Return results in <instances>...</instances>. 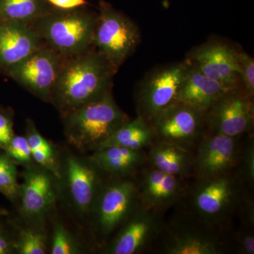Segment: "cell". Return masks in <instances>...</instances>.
<instances>
[{
	"label": "cell",
	"instance_id": "obj_1",
	"mask_svg": "<svg viewBox=\"0 0 254 254\" xmlns=\"http://www.w3.org/2000/svg\"><path fill=\"white\" fill-rule=\"evenodd\" d=\"M115 73L96 50L64 58L52 92L51 101L63 116L111 92Z\"/></svg>",
	"mask_w": 254,
	"mask_h": 254
},
{
	"label": "cell",
	"instance_id": "obj_2",
	"mask_svg": "<svg viewBox=\"0 0 254 254\" xmlns=\"http://www.w3.org/2000/svg\"><path fill=\"white\" fill-rule=\"evenodd\" d=\"M252 191L234 173L194 179L185 198L186 211L214 226L230 229L246 194Z\"/></svg>",
	"mask_w": 254,
	"mask_h": 254
},
{
	"label": "cell",
	"instance_id": "obj_3",
	"mask_svg": "<svg viewBox=\"0 0 254 254\" xmlns=\"http://www.w3.org/2000/svg\"><path fill=\"white\" fill-rule=\"evenodd\" d=\"M157 245L160 254H225L231 251L229 229L205 223L185 209L163 222Z\"/></svg>",
	"mask_w": 254,
	"mask_h": 254
},
{
	"label": "cell",
	"instance_id": "obj_4",
	"mask_svg": "<svg viewBox=\"0 0 254 254\" xmlns=\"http://www.w3.org/2000/svg\"><path fill=\"white\" fill-rule=\"evenodd\" d=\"M97 14L84 6L73 9L53 8L31 25L46 46L71 58L91 49Z\"/></svg>",
	"mask_w": 254,
	"mask_h": 254
},
{
	"label": "cell",
	"instance_id": "obj_5",
	"mask_svg": "<svg viewBox=\"0 0 254 254\" xmlns=\"http://www.w3.org/2000/svg\"><path fill=\"white\" fill-rule=\"evenodd\" d=\"M64 119L68 141L82 151L98 150L119 127L129 120L115 103L111 92L66 114Z\"/></svg>",
	"mask_w": 254,
	"mask_h": 254
},
{
	"label": "cell",
	"instance_id": "obj_6",
	"mask_svg": "<svg viewBox=\"0 0 254 254\" xmlns=\"http://www.w3.org/2000/svg\"><path fill=\"white\" fill-rule=\"evenodd\" d=\"M97 14L93 46L116 71L134 51L140 41L136 25L113 6L100 1Z\"/></svg>",
	"mask_w": 254,
	"mask_h": 254
},
{
	"label": "cell",
	"instance_id": "obj_7",
	"mask_svg": "<svg viewBox=\"0 0 254 254\" xmlns=\"http://www.w3.org/2000/svg\"><path fill=\"white\" fill-rule=\"evenodd\" d=\"M113 177V181L103 184L91 210L95 228L103 237L120 229L139 204L135 175Z\"/></svg>",
	"mask_w": 254,
	"mask_h": 254
},
{
	"label": "cell",
	"instance_id": "obj_8",
	"mask_svg": "<svg viewBox=\"0 0 254 254\" xmlns=\"http://www.w3.org/2000/svg\"><path fill=\"white\" fill-rule=\"evenodd\" d=\"M148 125L154 141L172 143L193 153L207 130L205 115L180 102L165 108Z\"/></svg>",
	"mask_w": 254,
	"mask_h": 254
},
{
	"label": "cell",
	"instance_id": "obj_9",
	"mask_svg": "<svg viewBox=\"0 0 254 254\" xmlns=\"http://www.w3.org/2000/svg\"><path fill=\"white\" fill-rule=\"evenodd\" d=\"M207 129L193 152L190 178L219 176L233 173L244 142Z\"/></svg>",
	"mask_w": 254,
	"mask_h": 254
},
{
	"label": "cell",
	"instance_id": "obj_10",
	"mask_svg": "<svg viewBox=\"0 0 254 254\" xmlns=\"http://www.w3.org/2000/svg\"><path fill=\"white\" fill-rule=\"evenodd\" d=\"M135 179L140 204L160 215L182 203L190 184L188 178L163 173L148 162Z\"/></svg>",
	"mask_w": 254,
	"mask_h": 254
},
{
	"label": "cell",
	"instance_id": "obj_11",
	"mask_svg": "<svg viewBox=\"0 0 254 254\" xmlns=\"http://www.w3.org/2000/svg\"><path fill=\"white\" fill-rule=\"evenodd\" d=\"M64 58L43 44L34 53L6 70L8 74L28 91L46 101L52 92Z\"/></svg>",
	"mask_w": 254,
	"mask_h": 254
},
{
	"label": "cell",
	"instance_id": "obj_12",
	"mask_svg": "<svg viewBox=\"0 0 254 254\" xmlns=\"http://www.w3.org/2000/svg\"><path fill=\"white\" fill-rule=\"evenodd\" d=\"M190 63H181L159 70L142 85L137 97L138 116L149 123L165 108L177 102Z\"/></svg>",
	"mask_w": 254,
	"mask_h": 254
},
{
	"label": "cell",
	"instance_id": "obj_13",
	"mask_svg": "<svg viewBox=\"0 0 254 254\" xmlns=\"http://www.w3.org/2000/svg\"><path fill=\"white\" fill-rule=\"evenodd\" d=\"M252 99L240 88L227 91L205 115L207 129L233 138L250 134L254 126Z\"/></svg>",
	"mask_w": 254,
	"mask_h": 254
},
{
	"label": "cell",
	"instance_id": "obj_14",
	"mask_svg": "<svg viewBox=\"0 0 254 254\" xmlns=\"http://www.w3.org/2000/svg\"><path fill=\"white\" fill-rule=\"evenodd\" d=\"M163 215L138 205L108 245L107 253L136 254L153 247L163 225Z\"/></svg>",
	"mask_w": 254,
	"mask_h": 254
},
{
	"label": "cell",
	"instance_id": "obj_15",
	"mask_svg": "<svg viewBox=\"0 0 254 254\" xmlns=\"http://www.w3.org/2000/svg\"><path fill=\"white\" fill-rule=\"evenodd\" d=\"M190 63L207 77L227 88H240V53L219 43H209L195 48Z\"/></svg>",
	"mask_w": 254,
	"mask_h": 254
},
{
	"label": "cell",
	"instance_id": "obj_16",
	"mask_svg": "<svg viewBox=\"0 0 254 254\" xmlns=\"http://www.w3.org/2000/svg\"><path fill=\"white\" fill-rule=\"evenodd\" d=\"M43 44L31 25L0 21V70L6 71Z\"/></svg>",
	"mask_w": 254,
	"mask_h": 254
},
{
	"label": "cell",
	"instance_id": "obj_17",
	"mask_svg": "<svg viewBox=\"0 0 254 254\" xmlns=\"http://www.w3.org/2000/svg\"><path fill=\"white\" fill-rule=\"evenodd\" d=\"M92 164L88 165L73 157L66 160V175L70 195L83 213L91 211L103 185L98 173L101 170L93 162Z\"/></svg>",
	"mask_w": 254,
	"mask_h": 254
},
{
	"label": "cell",
	"instance_id": "obj_18",
	"mask_svg": "<svg viewBox=\"0 0 254 254\" xmlns=\"http://www.w3.org/2000/svg\"><path fill=\"white\" fill-rule=\"evenodd\" d=\"M230 90L231 88L207 77L190 63L177 102L188 105L205 116L215 102Z\"/></svg>",
	"mask_w": 254,
	"mask_h": 254
},
{
	"label": "cell",
	"instance_id": "obj_19",
	"mask_svg": "<svg viewBox=\"0 0 254 254\" xmlns=\"http://www.w3.org/2000/svg\"><path fill=\"white\" fill-rule=\"evenodd\" d=\"M90 160L113 177L133 176L148 162L145 149L111 146L95 150Z\"/></svg>",
	"mask_w": 254,
	"mask_h": 254
},
{
	"label": "cell",
	"instance_id": "obj_20",
	"mask_svg": "<svg viewBox=\"0 0 254 254\" xmlns=\"http://www.w3.org/2000/svg\"><path fill=\"white\" fill-rule=\"evenodd\" d=\"M55 191L51 178L41 170H30L21 189V209L30 218H41L51 208Z\"/></svg>",
	"mask_w": 254,
	"mask_h": 254
},
{
	"label": "cell",
	"instance_id": "obj_21",
	"mask_svg": "<svg viewBox=\"0 0 254 254\" xmlns=\"http://www.w3.org/2000/svg\"><path fill=\"white\" fill-rule=\"evenodd\" d=\"M150 165L169 175L190 178L193 153L167 142L153 141L145 149Z\"/></svg>",
	"mask_w": 254,
	"mask_h": 254
},
{
	"label": "cell",
	"instance_id": "obj_22",
	"mask_svg": "<svg viewBox=\"0 0 254 254\" xmlns=\"http://www.w3.org/2000/svg\"><path fill=\"white\" fill-rule=\"evenodd\" d=\"M153 141L154 137L149 125L141 117L138 116L134 120H128L119 127L100 145L98 150L111 146L146 149Z\"/></svg>",
	"mask_w": 254,
	"mask_h": 254
},
{
	"label": "cell",
	"instance_id": "obj_23",
	"mask_svg": "<svg viewBox=\"0 0 254 254\" xmlns=\"http://www.w3.org/2000/svg\"><path fill=\"white\" fill-rule=\"evenodd\" d=\"M53 8L47 0H0V21L32 25Z\"/></svg>",
	"mask_w": 254,
	"mask_h": 254
},
{
	"label": "cell",
	"instance_id": "obj_24",
	"mask_svg": "<svg viewBox=\"0 0 254 254\" xmlns=\"http://www.w3.org/2000/svg\"><path fill=\"white\" fill-rule=\"evenodd\" d=\"M27 132L26 139L31 149L32 158L42 166L53 170L58 175L55 167L54 152L51 145L40 134L31 122L28 124Z\"/></svg>",
	"mask_w": 254,
	"mask_h": 254
},
{
	"label": "cell",
	"instance_id": "obj_25",
	"mask_svg": "<svg viewBox=\"0 0 254 254\" xmlns=\"http://www.w3.org/2000/svg\"><path fill=\"white\" fill-rule=\"evenodd\" d=\"M247 138L233 173L247 188L252 190L254 184V140L252 133L247 135Z\"/></svg>",
	"mask_w": 254,
	"mask_h": 254
},
{
	"label": "cell",
	"instance_id": "obj_26",
	"mask_svg": "<svg viewBox=\"0 0 254 254\" xmlns=\"http://www.w3.org/2000/svg\"><path fill=\"white\" fill-rule=\"evenodd\" d=\"M254 225L242 222V225L230 233V247L240 254H254Z\"/></svg>",
	"mask_w": 254,
	"mask_h": 254
},
{
	"label": "cell",
	"instance_id": "obj_27",
	"mask_svg": "<svg viewBox=\"0 0 254 254\" xmlns=\"http://www.w3.org/2000/svg\"><path fill=\"white\" fill-rule=\"evenodd\" d=\"M18 252L21 254H46V240L41 232L35 230L23 231L17 246Z\"/></svg>",
	"mask_w": 254,
	"mask_h": 254
},
{
	"label": "cell",
	"instance_id": "obj_28",
	"mask_svg": "<svg viewBox=\"0 0 254 254\" xmlns=\"http://www.w3.org/2000/svg\"><path fill=\"white\" fill-rule=\"evenodd\" d=\"M16 170L13 163L5 156H0V191L8 197L17 192Z\"/></svg>",
	"mask_w": 254,
	"mask_h": 254
},
{
	"label": "cell",
	"instance_id": "obj_29",
	"mask_svg": "<svg viewBox=\"0 0 254 254\" xmlns=\"http://www.w3.org/2000/svg\"><path fill=\"white\" fill-rule=\"evenodd\" d=\"M78 250L74 242L61 225H58L55 229L53 235V245L51 254H77Z\"/></svg>",
	"mask_w": 254,
	"mask_h": 254
},
{
	"label": "cell",
	"instance_id": "obj_30",
	"mask_svg": "<svg viewBox=\"0 0 254 254\" xmlns=\"http://www.w3.org/2000/svg\"><path fill=\"white\" fill-rule=\"evenodd\" d=\"M240 77L244 92L250 98L254 95V60L250 55L240 53Z\"/></svg>",
	"mask_w": 254,
	"mask_h": 254
},
{
	"label": "cell",
	"instance_id": "obj_31",
	"mask_svg": "<svg viewBox=\"0 0 254 254\" xmlns=\"http://www.w3.org/2000/svg\"><path fill=\"white\" fill-rule=\"evenodd\" d=\"M8 154L22 163H28L32 159L31 151L26 137L13 136L6 146Z\"/></svg>",
	"mask_w": 254,
	"mask_h": 254
},
{
	"label": "cell",
	"instance_id": "obj_32",
	"mask_svg": "<svg viewBox=\"0 0 254 254\" xmlns=\"http://www.w3.org/2000/svg\"><path fill=\"white\" fill-rule=\"evenodd\" d=\"M13 136L11 122L4 115L0 114V146L6 147Z\"/></svg>",
	"mask_w": 254,
	"mask_h": 254
},
{
	"label": "cell",
	"instance_id": "obj_33",
	"mask_svg": "<svg viewBox=\"0 0 254 254\" xmlns=\"http://www.w3.org/2000/svg\"><path fill=\"white\" fill-rule=\"evenodd\" d=\"M50 6L55 9H73L84 6L86 0H47Z\"/></svg>",
	"mask_w": 254,
	"mask_h": 254
},
{
	"label": "cell",
	"instance_id": "obj_34",
	"mask_svg": "<svg viewBox=\"0 0 254 254\" xmlns=\"http://www.w3.org/2000/svg\"><path fill=\"white\" fill-rule=\"evenodd\" d=\"M11 245L6 237L0 232V254L9 253L11 251Z\"/></svg>",
	"mask_w": 254,
	"mask_h": 254
},
{
	"label": "cell",
	"instance_id": "obj_35",
	"mask_svg": "<svg viewBox=\"0 0 254 254\" xmlns=\"http://www.w3.org/2000/svg\"><path fill=\"white\" fill-rule=\"evenodd\" d=\"M5 214H6V210H1V209H0V215H5Z\"/></svg>",
	"mask_w": 254,
	"mask_h": 254
}]
</instances>
